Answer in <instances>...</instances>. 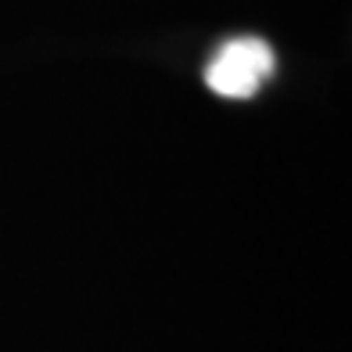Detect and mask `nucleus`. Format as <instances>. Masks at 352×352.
<instances>
[{
    "label": "nucleus",
    "instance_id": "nucleus-1",
    "mask_svg": "<svg viewBox=\"0 0 352 352\" xmlns=\"http://www.w3.org/2000/svg\"><path fill=\"white\" fill-rule=\"evenodd\" d=\"M277 58L263 40H234L212 58V65L205 69V83L219 98L245 101L274 76Z\"/></svg>",
    "mask_w": 352,
    "mask_h": 352
}]
</instances>
